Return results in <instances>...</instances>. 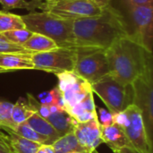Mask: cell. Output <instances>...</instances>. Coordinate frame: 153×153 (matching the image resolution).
I'll return each mask as SVG.
<instances>
[{"label":"cell","instance_id":"6da1fadb","mask_svg":"<svg viewBox=\"0 0 153 153\" xmlns=\"http://www.w3.org/2000/svg\"><path fill=\"white\" fill-rule=\"evenodd\" d=\"M73 31L78 50H107L115 41L130 34L125 17L110 3L99 15L74 20Z\"/></svg>","mask_w":153,"mask_h":153},{"label":"cell","instance_id":"7a4b0ae2","mask_svg":"<svg viewBox=\"0 0 153 153\" xmlns=\"http://www.w3.org/2000/svg\"><path fill=\"white\" fill-rule=\"evenodd\" d=\"M105 53L109 75L123 84H132L137 78L153 70L152 53L131 34L115 41Z\"/></svg>","mask_w":153,"mask_h":153},{"label":"cell","instance_id":"3957f363","mask_svg":"<svg viewBox=\"0 0 153 153\" xmlns=\"http://www.w3.org/2000/svg\"><path fill=\"white\" fill-rule=\"evenodd\" d=\"M21 16L25 28L30 31L53 39L59 48L78 49L73 31L74 20L65 19L45 11H32Z\"/></svg>","mask_w":153,"mask_h":153},{"label":"cell","instance_id":"277c9868","mask_svg":"<svg viewBox=\"0 0 153 153\" xmlns=\"http://www.w3.org/2000/svg\"><path fill=\"white\" fill-rule=\"evenodd\" d=\"M91 90L100 98L112 114L120 113L133 105L132 84H123L109 74L91 84Z\"/></svg>","mask_w":153,"mask_h":153},{"label":"cell","instance_id":"5b68a950","mask_svg":"<svg viewBox=\"0 0 153 153\" xmlns=\"http://www.w3.org/2000/svg\"><path fill=\"white\" fill-rule=\"evenodd\" d=\"M133 105L141 112L148 143L153 147V70L137 78L133 83Z\"/></svg>","mask_w":153,"mask_h":153},{"label":"cell","instance_id":"8992f818","mask_svg":"<svg viewBox=\"0 0 153 153\" xmlns=\"http://www.w3.org/2000/svg\"><path fill=\"white\" fill-rule=\"evenodd\" d=\"M109 3L97 0H48L44 2L42 11L65 19L77 20L100 14Z\"/></svg>","mask_w":153,"mask_h":153},{"label":"cell","instance_id":"52a82bcc","mask_svg":"<svg viewBox=\"0 0 153 153\" xmlns=\"http://www.w3.org/2000/svg\"><path fill=\"white\" fill-rule=\"evenodd\" d=\"M114 124L120 126L138 153H152L140 110L131 105L124 111L113 114Z\"/></svg>","mask_w":153,"mask_h":153},{"label":"cell","instance_id":"ba28073f","mask_svg":"<svg viewBox=\"0 0 153 153\" xmlns=\"http://www.w3.org/2000/svg\"><path fill=\"white\" fill-rule=\"evenodd\" d=\"M74 72L91 85L109 74L105 50L79 49Z\"/></svg>","mask_w":153,"mask_h":153},{"label":"cell","instance_id":"9c48e42d","mask_svg":"<svg viewBox=\"0 0 153 153\" xmlns=\"http://www.w3.org/2000/svg\"><path fill=\"white\" fill-rule=\"evenodd\" d=\"M78 49L71 48H57L56 49L33 53L31 59L34 69L53 73L54 74L62 72L74 71L77 60Z\"/></svg>","mask_w":153,"mask_h":153},{"label":"cell","instance_id":"30bf717a","mask_svg":"<svg viewBox=\"0 0 153 153\" xmlns=\"http://www.w3.org/2000/svg\"><path fill=\"white\" fill-rule=\"evenodd\" d=\"M126 6L132 24L130 34L143 48L152 53L153 3Z\"/></svg>","mask_w":153,"mask_h":153},{"label":"cell","instance_id":"8fae6325","mask_svg":"<svg viewBox=\"0 0 153 153\" xmlns=\"http://www.w3.org/2000/svg\"><path fill=\"white\" fill-rule=\"evenodd\" d=\"M56 76L57 78L56 88L62 94L65 110L82 100L92 91L91 85L74 71L58 73Z\"/></svg>","mask_w":153,"mask_h":153},{"label":"cell","instance_id":"7c38bea8","mask_svg":"<svg viewBox=\"0 0 153 153\" xmlns=\"http://www.w3.org/2000/svg\"><path fill=\"white\" fill-rule=\"evenodd\" d=\"M74 134L85 153H92L102 143L98 117L84 123H78L74 129Z\"/></svg>","mask_w":153,"mask_h":153},{"label":"cell","instance_id":"4fadbf2b","mask_svg":"<svg viewBox=\"0 0 153 153\" xmlns=\"http://www.w3.org/2000/svg\"><path fill=\"white\" fill-rule=\"evenodd\" d=\"M100 130L102 143H106L114 153H138L123 129L117 125L100 127Z\"/></svg>","mask_w":153,"mask_h":153},{"label":"cell","instance_id":"5bb4252c","mask_svg":"<svg viewBox=\"0 0 153 153\" xmlns=\"http://www.w3.org/2000/svg\"><path fill=\"white\" fill-rule=\"evenodd\" d=\"M0 143L4 144L10 153H35L41 146L20 136L5 126L0 127Z\"/></svg>","mask_w":153,"mask_h":153},{"label":"cell","instance_id":"9a60e30c","mask_svg":"<svg viewBox=\"0 0 153 153\" xmlns=\"http://www.w3.org/2000/svg\"><path fill=\"white\" fill-rule=\"evenodd\" d=\"M65 111L77 123H84L98 117L96 105L94 103L93 92H90L82 100L65 109Z\"/></svg>","mask_w":153,"mask_h":153},{"label":"cell","instance_id":"2e32d148","mask_svg":"<svg viewBox=\"0 0 153 153\" xmlns=\"http://www.w3.org/2000/svg\"><path fill=\"white\" fill-rule=\"evenodd\" d=\"M33 53H3L0 54V68L11 72L13 70H33L31 59Z\"/></svg>","mask_w":153,"mask_h":153},{"label":"cell","instance_id":"e0dca14e","mask_svg":"<svg viewBox=\"0 0 153 153\" xmlns=\"http://www.w3.org/2000/svg\"><path fill=\"white\" fill-rule=\"evenodd\" d=\"M45 119L55 128L60 136L74 132V127L78 124L64 108L50 114Z\"/></svg>","mask_w":153,"mask_h":153},{"label":"cell","instance_id":"ac0fdd59","mask_svg":"<svg viewBox=\"0 0 153 153\" xmlns=\"http://www.w3.org/2000/svg\"><path fill=\"white\" fill-rule=\"evenodd\" d=\"M26 123L37 133L47 137L48 140V145H51L60 137L59 134L55 130V128L44 117L39 116L38 112L33 114L26 121Z\"/></svg>","mask_w":153,"mask_h":153},{"label":"cell","instance_id":"d6986e66","mask_svg":"<svg viewBox=\"0 0 153 153\" xmlns=\"http://www.w3.org/2000/svg\"><path fill=\"white\" fill-rule=\"evenodd\" d=\"M22 48L31 53H42L56 49L59 47L53 39L42 34L32 32L29 39L22 45Z\"/></svg>","mask_w":153,"mask_h":153},{"label":"cell","instance_id":"ffe728a7","mask_svg":"<svg viewBox=\"0 0 153 153\" xmlns=\"http://www.w3.org/2000/svg\"><path fill=\"white\" fill-rule=\"evenodd\" d=\"M51 147L55 153H70L74 152L85 153L78 143L74 132L60 136L51 144Z\"/></svg>","mask_w":153,"mask_h":153},{"label":"cell","instance_id":"44dd1931","mask_svg":"<svg viewBox=\"0 0 153 153\" xmlns=\"http://www.w3.org/2000/svg\"><path fill=\"white\" fill-rule=\"evenodd\" d=\"M35 113H37V108L28 101H25L23 98H20L16 103L13 104L12 120L15 126H18L26 122Z\"/></svg>","mask_w":153,"mask_h":153},{"label":"cell","instance_id":"7402d4cb","mask_svg":"<svg viewBox=\"0 0 153 153\" xmlns=\"http://www.w3.org/2000/svg\"><path fill=\"white\" fill-rule=\"evenodd\" d=\"M18 29H26L22 16L4 10L0 11V33Z\"/></svg>","mask_w":153,"mask_h":153},{"label":"cell","instance_id":"603a6c76","mask_svg":"<svg viewBox=\"0 0 153 153\" xmlns=\"http://www.w3.org/2000/svg\"><path fill=\"white\" fill-rule=\"evenodd\" d=\"M0 4L7 12L12 9H25L29 12L36 11V9L42 11L44 6V2L41 0H0Z\"/></svg>","mask_w":153,"mask_h":153},{"label":"cell","instance_id":"cb8c5ba5","mask_svg":"<svg viewBox=\"0 0 153 153\" xmlns=\"http://www.w3.org/2000/svg\"><path fill=\"white\" fill-rule=\"evenodd\" d=\"M13 131L20 136H22L30 142H33V143L41 144V145H48V138L39 134V133H37L26 122L16 126L15 128L13 129Z\"/></svg>","mask_w":153,"mask_h":153},{"label":"cell","instance_id":"d4e9b609","mask_svg":"<svg viewBox=\"0 0 153 153\" xmlns=\"http://www.w3.org/2000/svg\"><path fill=\"white\" fill-rule=\"evenodd\" d=\"M13 103L0 100V125L12 130L15 128V125L12 120V110Z\"/></svg>","mask_w":153,"mask_h":153},{"label":"cell","instance_id":"484cf974","mask_svg":"<svg viewBox=\"0 0 153 153\" xmlns=\"http://www.w3.org/2000/svg\"><path fill=\"white\" fill-rule=\"evenodd\" d=\"M32 32L30 31L27 29H18V30H13L6 32H4L3 35L4 38L11 43L22 46L29 39V38L31 36Z\"/></svg>","mask_w":153,"mask_h":153},{"label":"cell","instance_id":"4316f807","mask_svg":"<svg viewBox=\"0 0 153 153\" xmlns=\"http://www.w3.org/2000/svg\"><path fill=\"white\" fill-rule=\"evenodd\" d=\"M40 104L56 105L57 107L65 109V102H64L62 94L56 87H55L53 90L46 93V97L41 100Z\"/></svg>","mask_w":153,"mask_h":153},{"label":"cell","instance_id":"83f0119b","mask_svg":"<svg viewBox=\"0 0 153 153\" xmlns=\"http://www.w3.org/2000/svg\"><path fill=\"white\" fill-rule=\"evenodd\" d=\"M96 108H98V112H99L98 121L100 123V127L109 126L114 124L113 114L108 109H106L103 108H99V107H96Z\"/></svg>","mask_w":153,"mask_h":153},{"label":"cell","instance_id":"f1b7e54d","mask_svg":"<svg viewBox=\"0 0 153 153\" xmlns=\"http://www.w3.org/2000/svg\"><path fill=\"white\" fill-rule=\"evenodd\" d=\"M126 5H137L153 3V0H124Z\"/></svg>","mask_w":153,"mask_h":153},{"label":"cell","instance_id":"f546056e","mask_svg":"<svg viewBox=\"0 0 153 153\" xmlns=\"http://www.w3.org/2000/svg\"><path fill=\"white\" fill-rule=\"evenodd\" d=\"M0 153H10L8 149L2 143H0Z\"/></svg>","mask_w":153,"mask_h":153},{"label":"cell","instance_id":"4dcf8cb0","mask_svg":"<svg viewBox=\"0 0 153 153\" xmlns=\"http://www.w3.org/2000/svg\"><path fill=\"white\" fill-rule=\"evenodd\" d=\"M45 150H46V152L47 153H55L51 145H45Z\"/></svg>","mask_w":153,"mask_h":153},{"label":"cell","instance_id":"1f68e13d","mask_svg":"<svg viewBox=\"0 0 153 153\" xmlns=\"http://www.w3.org/2000/svg\"><path fill=\"white\" fill-rule=\"evenodd\" d=\"M35 153H47L46 152V150H45V145H41L39 147V149Z\"/></svg>","mask_w":153,"mask_h":153},{"label":"cell","instance_id":"d6a6232c","mask_svg":"<svg viewBox=\"0 0 153 153\" xmlns=\"http://www.w3.org/2000/svg\"><path fill=\"white\" fill-rule=\"evenodd\" d=\"M97 1H100V2H104V3H109L110 0H97Z\"/></svg>","mask_w":153,"mask_h":153},{"label":"cell","instance_id":"836d02e7","mask_svg":"<svg viewBox=\"0 0 153 153\" xmlns=\"http://www.w3.org/2000/svg\"><path fill=\"white\" fill-rule=\"evenodd\" d=\"M1 73H6V71H4V70H3V69L0 68V74H1Z\"/></svg>","mask_w":153,"mask_h":153},{"label":"cell","instance_id":"e575fe53","mask_svg":"<svg viewBox=\"0 0 153 153\" xmlns=\"http://www.w3.org/2000/svg\"><path fill=\"white\" fill-rule=\"evenodd\" d=\"M70 153H82V152H70Z\"/></svg>","mask_w":153,"mask_h":153},{"label":"cell","instance_id":"d590c367","mask_svg":"<svg viewBox=\"0 0 153 153\" xmlns=\"http://www.w3.org/2000/svg\"><path fill=\"white\" fill-rule=\"evenodd\" d=\"M92 153H99V152H98L97 151H94V152H92Z\"/></svg>","mask_w":153,"mask_h":153},{"label":"cell","instance_id":"8d00e7d4","mask_svg":"<svg viewBox=\"0 0 153 153\" xmlns=\"http://www.w3.org/2000/svg\"><path fill=\"white\" fill-rule=\"evenodd\" d=\"M1 126H1V125H0V127H1Z\"/></svg>","mask_w":153,"mask_h":153},{"label":"cell","instance_id":"74e56055","mask_svg":"<svg viewBox=\"0 0 153 153\" xmlns=\"http://www.w3.org/2000/svg\"><path fill=\"white\" fill-rule=\"evenodd\" d=\"M46 1H48V0H46Z\"/></svg>","mask_w":153,"mask_h":153}]
</instances>
